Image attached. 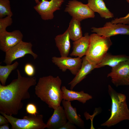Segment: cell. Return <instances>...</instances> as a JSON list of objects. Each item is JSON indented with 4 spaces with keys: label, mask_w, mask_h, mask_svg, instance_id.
Masks as SVG:
<instances>
[{
    "label": "cell",
    "mask_w": 129,
    "mask_h": 129,
    "mask_svg": "<svg viewBox=\"0 0 129 129\" xmlns=\"http://www.w3.org/2000/svg\"><path fill=\"white\" fill-rule=\"evenodd\" d=\"M112 44L110 37L99 35L96 33L90 35V44L85 55L90 63L97 65L101 61Z\"/></svg>",
    "instance_id": "277c9868"
},
{
    "label": "cell",
    "mask_w": 129,
    "mask_h": 129,
    "mask_svg": "<svg viewBox=\"0 0 129 129\" xmlns=\"http://www.w3.org/2000/svg\"><path fill=\"white\" fill-rule=\"evenodd\" d=\"M9 123L8 120L4 116L0 115V125L8 124Z\"/></svg>",
    "instance_id": "f1b7e54d"
},
{
    "label": "cell",
    "mask_w": 129,
    "mask_h": 129,
    "mask_svg": "<svg viewBox=\"0 0 129 129\" xmlns=\"http://www.w3.org/2000/svg\"><path fill=\"white\" fill-rule=\"evenodd\" d=\"M32 47L31 43L22 41L5 52L4 62L7 65L11 64L14 60L24 57L27 54H31L34 59H36L38 56L33 52Z\"/></svg>",
    "instance_id": "52a82bcc"
},
{
    "label": "cell",
    "mask_w": 129,
    "mask_h": 129,
    "mask_svg": "<svg viewBox=\"0 0 129 129\" xmlns=\"http://www.w3.org/2000/svg\"><path fill=\"white\" fill-rule=\"evenodd\" d=\"M52 61L62 71L68 70L72 74L75 75L81 67L82 59L78 57L72 58L68 56H54L52 57Z\"/></svg>",
    "instance_id": "8fae6325"
},
{
    "label": "cell",
    "mask_w": 129,
    "mask_h": 129,
    "mask_svg": "<svg viewBox=\"0 0 129 129\" xmlns=\"http://www.w3.org/2000/svg\"><path fill=\"white\" fill-rule=\"evenodd\" d=\"M76 128L74 124L69 121L59 129H75Z\"/></svg>",
    "instance_id": "83f0119b"
},
{
    "label": "cell",
    "mask_w": 129,
    "mask_h": 129,
    "mask_svg": "<svg viewBox=\"0 0 129 129\" xmlns=\"http://www.w3.org/2000/svg\"><path fill=\"white\" fill-rule=\"evenodd\" d=\"M62 102L68 121L80 127L83 128L84 122L80 115L77 114L76 108L71 105L70 101L63 99Z\"/></svg>",
    "instance_id": "2e32d148"
},
{
    "label": "cell",
    "mask_w": 129,
    "mask_h": 129,
    "mask_svg": "<svg viewBox=\"0 0 129 129\" xmlns=\"http://www.w3.org/2000/svg\"><path fill=\"white\" fill-rule=\"evenodd\" d=\"M0 113L8 120L12 129H44L45 128L46 124L43 122V117L42 114L35 115L29 114L28 116H24L22 119H19L4 113Z\"/></svg>",
    "instance_id": "5b68a950"
},
{
    "label": "cell",
    "mask_w": 129,
    "mask_h": 129,
    "mask_svg": "<svg viewBox=\"0 0 129 129\" xmlns=\"http://www.w3.org/2000/svg\"><path fill=\"white\" fill-rule=\"evenodd\" d=\"M24 70L25 73L29 76L32 77L35 74V67L32 64L30 63L26 64L25 65Z\"/></svg>",
    "instance_id": "d4e9b609"
},
{
    "label": "cell",
    "mask_w": 129,
    "mask_h": 129,
    "mask_svg": "<svg viewBox=\"0 0 129 129\" xmlns=\"http://www.w3.org/2000/svg\"><path fill=\"white\" fill-rule=\"evenodd\" d=\"M23 35L19 30L0 33V49L5 52L22 41Z\"/></svg>",
    "instance_id": "7c38bea8"
},
{
    "label": "cell",
    "mask_w": 129,
    "mask_h": 129,
    "mask_svg": "<svg viewBox=\"0 0 129 129\" xmlns=\"http://www.w3.org/2000/svg\"><path fill=\"white\" fill-rule=\"evenodd\" d=\"M81 67L75 77L69 84L70 85V89L72 90L74 87L85 78L86 76L94 69L97 65L92 64L84 56L82 58Z\"/></svg>",
    "instance_id": "5bb4252c"
},
{
    "label": "cell",
    "mask_w": 129,
    "mask_h": 129,
    "mask_svg": "<svg viewBox=\"0 0 129 129\" xmlns=\"http://www.w3.org/2000/svg\"><path fill=\"white\" fill-rule=\"evenodd\" d=\"M63 92V99L71 101L76 100L83 104L92 98V96L87 93H85L83 91H75L67 89L65 86L61 88Z\"/></svg>",
    "instance_id": "ac0fdd59"
},
{
    "label": "cell",
    "mask_w": 129,
    "mask_h": 129,
    "mask_svg": "<svg viewBox=\"0 0 129 129\" xmlns=\"http://www.w3.org/2000/svg\"><path fill=\"white\" fill-rule=\"evenodd\" d=\"M80 22L72 18L69 23L67 29L70 39L73 41L80 39L83 36Z\"/></svg>",
    "instance_id": "44dd1931"
},
{
    "label": "cell",
    "mask_w": 129,
    "mask_h": 129,
    "mask_svg": "<svg viewBox=\"0 0 129 129\" xmlns=\"http://www.w3.org/2000/svg\"><path fill=\"white\" fill-rule=\"evenodd\" d=\"M17 71V79L6 86L0 84V113L17 115L23 107L22 101L30 98L29 89L36 84V77H23L19 70Z\"/></svg>",
    "instance_id": "6da1fadb"
},
{
    "label": "cell",
    "mask_w": 129,
    "mask_h": 129,
    "mask_svg": "<svg viewBox=\"0 0 129 129\" xmlns=\"http://www.w3.org/2000/svg\"><path fill=\"white\" fill-rule=\"evenodd\" d=\"M64 0H41L33 7L44 20H51L54 17V13L59 10Z\"/></svg>",
    "instance_id": "9c48e42d"
},
{
    "label": "cell",
    "mask_w": 129,
    "mask_h": 129,
    "mask_svg": "<svg viewBox=\"0 0 129 129\" xmlns=\"http://www.w3.org/2000/svg\"><path fill=\"white\" fill-rule=\"evenodd\" d=\"M70 39L68 29L63 34L57 35L55 38L56 46L61 57L68 55L71 47Z\"/></svg>",
    "instance_id": "e0dca14e"
},
{
    "label": "cell",
    "mask_w": 129,
    "mask_h": 129,
    "mask_svg": "<svg viewBox=\"0 0 129 129\" xmlns=\"http://www.w3.org/2000/svg\"><path fill=\"white\" fill-rule=\"evenodd\" d=\"M36 3L37 4L39 3V0H34Z\"/></svg>",
    "instance_id": "4dcf8cb0"
},
{
    "label": "cell",
    "mask_w": 129,
    "mask_h": 129,
    "mask_svg": "<svg viewBox=\"0 0 129 129\" xmlns=\"http://www.w3.org/2000/svg\"><path fill=\"white\" fill-rule=\"evenodd\" d=\"M9 124H7L1 125L0 126V129H9Z\"/></svg>",
    "instance_id": "f546056e"
},
{
    "label": "cell",
    "mask_w": 129,
    "mask_h": 129,
    "mask_svg": "<svg viewBox=\"0 0 129 129\" xmlns=\"http://www.w3.org/2000/svg\"><path fill=\"white\" fill-rule=\"evenodd\" d=\"M91 32L101 36L110 37L118 35H129V24L106 22L103 27L91 28Z\"/></svg>",
    "instance_id": "30bf717a"
},
{
    "label": "cell",
    "mask_w": 129,
    "mask_h": 129,
    "mask_svg": "<svg viewBox=\"0 0 129 129\" xmlns=\"http://www.w3.org/2000/svg\"><path fill=\"white\" fill-rule=\"evenodd\" d=\"M13 15L9 0H0V18Z\"/></svg>",
    "instance_id": "603a6c76"
},
{
    "label": "cell",
    "mask_w": 129,
    "mask_h": 129,
    "mask_svg": "<svg viewBox=\"0 0 129 129\" xmlns=\"http://www.w3.org/2000/svg\"><path fill=\"white\" fill-rule=\"evenodd\" d=\"M72 18L80 22L88 18H93L95 17L94 12L87 4L83 3L76 0L69 1L64 10Z\"/></svg>",
    "instance_id": "8992f818"
},
{
    "label": "cell",
    "mask_w": 129,
    "mask_h": 129,
    "mask_svg": "<svg viewBox=\"0 0 129 129\" xmlns=\"http://www.w3.org/2000/svg\"><path fill=\"white\" fill-rule=\"evenodd\" d=\"M26 110L27 113L29 114L36 115L38 114L36 106L32 103H30L27 104Z\"/></svg>",
    "instance_id": "484cf974"
},
{
    "label": "cell",
    "mask_w": 129,
    "mask_h": 129,
    "mask_svg": "<svg viewBox=\"0 0 129 129\" xmlns=\"http://www.w3.org/2000/svg\"><path fill=\"white\" fill-rule=\"evenodd\" d=\"M111 22L114 24L121 23L125 24H129V13L124 17L114 18Z\"/></svg>",
    "instance_id": "4316f807"
},
{
    "label": "cell",
    "mask_w": 129,
    "mask_h": 129,
    "mask_svg": "<svg viewBox=\"0 0 129 129\" xmlns=\"http://www.w3.org/2000/svg\"><path fill=\"white\" fill-rule=\"evenodd\" d=\"M73 44V49L70 56L81 58L86 55L88 50L90 44V35L88 33H86L84 36L74 41Z\"/></svg>",
    "instance_id": "9a60e30c"
},
{
    "label": "cell",
    "mask_w": 129,
    "mask_h": 129,
    "mask_svg": "<svg viewBox=\"0 0 129 129\" xmlns=\"http://www.w3.org/2000/svg\"><path fill=\"white\" fill-rule=\"evenodd\" d=\"M87 4L94 12L98 13L102 18L108 19L114 17L113 14L107 8L104 0H88Z\"/></svg>",
    "instance_id": "d6986e66"
},
{
    "label": "cell",
    "mask_w": 129,
    "mask_h": 129,
    "mask_svg": "<svg viewBox=\"0 0 129 129\" xmlns=\"http://www.w3.org/2000/svg\"><path fill=\"white\" fill-rule=\"evenodd\" d=\"M127 1V2L129 4V0H126Z\"/></svg>",
    "instance_id": "1f68e13d"
},
{
    "label": "cell",
    "mask_w": 129,
    "mask_h": 129,
    "mask_svg": "<svg viewBox=\"0 0 129 129\" xmlns=\"http://www.w3.org/2000/svg\"><path fill=\"white\" fill-rule=\"evenodd\" d=\"M67 120L63 107L60 105L54 109L52 115L46 124L45 128L59 129L66 123Z\"/></svg>",
    "instance_id": "4fadbf2b"
},
{
    "label": "cell",
    "mask_w": 129,
    "mask_h": 129,
    "mask_svg": "<svg viewBox=\"0 0 129 129\" xmlns=\"http://www.w3.org/2000/svg\"><path fill=\"white\" fill-rule=\"evenodd\" d=\"M108 91L111 100V115L101 126L110 127L123 120H129V109L126 96L116 92L110 85L108 86Z\"/></svg>",
    "instance_id": "3957f363"
},
{
    "label": "cell",
    "mask_w": 129,
    "mask_h": 129,
    "mask_svg": "<svg viewBox=\"0 0 129 129\" xmlns=\"http://www.w3.org/2000/svg\"><path fill=\"white\" fill-rule=\"evenodd\" d=\"M18 65V62L16 61L12 64L0 65V81L2 85L5 86L9 76L12 71L16 69Z\"/></svg>",
    "instance_id": "7402d4cb"
},
{
    "label": "cell",
    "mask_w": 129,
    "mask_h": 129,
    "mask_svg": "<svg viewBox=\"0 0 129 129\" xmlns=\"http://www.w3.org/2000/svg\"><path fill=\"white\" fill-rule=\"evenodd\" d=\"M62 81L58 76L52 75L40 78L35 86V93L48 107L54 109L60 105L63 100L60 87Z\"/></svg>",
    "instance_id": "7a4b0ae2"
},
{
    "label": "cell",
    "mask_w": 129,
    "mask_h": 129,
    "mask_svg": "<svg viewBox=\"0 0 129 129\" xmlns=\"http://www.w3.org/2000/svg\"><path fill=\"white\" fill-rule=\"evenodd\" d=\"M129 59V56L124 54L113 55L107 53L100 63L97 65L96 68L106 65L113 67L121 62Z\"/></svg>",
    "instance_id": "ffe728a7"
},
{
    "label": "cell",
    "mask_w": 129,
    "mask_h": 129,
    "mask_svg": "<svg viewBox=\"0 0 129 129\" xmlns=\"http://www.w3.org/2000/svg\"><path fill=\"white\" fill-rule=\"evenodd\" d=\"M107 76L111 78L112 82L116 87L129 85V59L112 68Z\"/></svg>",
    "instance_id": "ba28073f"
},
{
    "label": "cell",
    "mask_w": 129,
    "mask_h": 129,
    "mask_svg": "<svg viewBox=\"0 0 129 129\" xmlns=\"http://www.w3.org/2000/svg\"><path fill=\"white\" fill-rule=\"evenodd\" d=\"M12 23L11 17L7 16L0 18V33L6 31V28L11 25Z\"/></svg>",
    "instance_id": "cb8c5ba5"
}]
</instances>
